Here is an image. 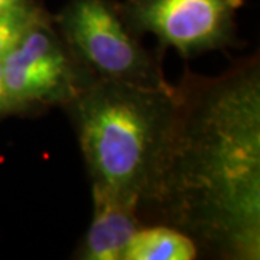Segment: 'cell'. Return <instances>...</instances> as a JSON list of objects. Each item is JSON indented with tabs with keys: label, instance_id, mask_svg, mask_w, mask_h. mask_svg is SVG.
<instances>
[{
	"label": "cell",
	"instance_id": "obj_10",
	"mask_svg": "<svg viewBox=\"0 0 260 260\" xmlns=\"http://www.w3.org/2000/svg\"><path fill=\"white\" fill-rule=\"evenodd\" d=\"M34 0H0V15L3 13H8L12 10L19 9L25 5L32 3Z\"/></svg>",
	"mask_w": 260,
	"mask_h": 260
},
{
	"label": "cell",
	"instance_id": "obj_7",
	"mask_svg": "<svg viewBox=\"0 0 260 260\" xmlns=\"http://www.w3.org/2000/svg\"><path fill=\"white\" fill-rule=\"evenodd\" d=\"M198 251L197 243L175 227L143 224L130 239L123 260H192Z\"/></svg>",
	"mask_w": 260,
	"mask_h": 260
},
{
	"label": "cell",
	"instance_id": "obj_8",
	"mask_svg": "<svg viewBox=\"0 0 260 260\" xmlns=\"http://www.w3.org/2000/svg\"><path fill=\"white\" fill-rule=\"evenodd\" d=\"M48 16L49 15L38 6L35 0L19 9L0 15V59L9 52L30 26Z\"/></svg>",
	"mask_w": 260,
	"mask_h": 260
},
{
	"label": "cell",
	"instance_id": "obj_3",
	"mask_svg": "<svg viewBox=\"0 0 260 260\" xmlns=\"http://www.w3.org/2000/svg\"><path fill=\"white\" fill-rule=\"evenodd\" d=\"M75 58L100 80L168 87L158 58L143 47L109 0H71L55 19Z\"/></svg>",
	"mask_w": 260,
	"mask_h": 260
},
{
	"label": "cell",
	"instance_id": "obj_9",
	"mask_svg": "<svg viewBox=\"0 0 260 260\" xmlns=\"http://www.w3.org/2000/svg\"><path fill=\"white\" fill-rule=\"evenodd\" d=\"M5 116H10V107L8 91H6V83H5V74H3V65L0 59V119Z\"/></svg>",
	"mask_w": 260,
	"mask_h": 260
},
{
	"label": "cell",
	"instance_id": "obj_5",
	"mask_svg": "<svg viewBox=\"0 0 260 260\" xmlns=\"http://www.w3.org/2000/svg\"><path fill=\"white\" fill-rule=\"evenodd\" d=\"M243 0H127L120 9L135 35L150 34L159 47L192 58L232 45Z\"/></svg>",
	"mask_w": 260,
	"mask_h": 260
},
{
	"label": "cell",
	"instance_id": "obj_6",
	"mask_svg": "<svg viewBox=\"0 0 260 260\" xmlns=\"http://www.w3.org/2000/svg\"><path fill=\"white\" fill-rule=\"evenodd\" d=\"M93 220L80 243L77 257L83 260H123L133 234L143 225L138 208L93 194Z\"/></svg>",
	"mask_w": 260,
	"mask_h": 260
},
{
	"label": "cell",
	"instance_id": "obj_4",
	"mask_svg": "<svg viewBox=\"0 0 260 260\" xmlns=\"http://www.w3.org/2000/svg\"><path fill=\"white\" fill-rule=\"evenodd\" d=\"M10 114L67 106L97 80L45 18L22 35L2 58Z\"/></svg>",
	"mask_w": 260,
	"mask_h": 260
},
{
	"label": "cell",
	"instance_id": "obj_2",
	"mask_svg": "<svg viewBox=\"0 0 260 260\" xmlns=\"http://www.w3.org/2000/svg\"><path fill=\"white\" fill-rule=\"evenodd\" d=\"M91 192L138 208L155 194L177 114V88L94 80L67 106Z\"/></svg>",
	"mask_w": 260,
	"mask_h": 260
},
{
	"label": "cell",
	"instance_id": "obj_1",
	"mask_svg": "<svg viewBox=\"0 0 260 260\" xmlns=\"http://www.w3.org/2000/svg\"><path fill=\"white\" fill-rule=\"evenodd\" d=\"M145 215L217 257H260V71L256 59L218 77L188 74ZM152 223V224H153Z\"/></svg>",
	"mask_w": 260,
	"mask_h": 260
}]
</instances>
